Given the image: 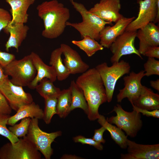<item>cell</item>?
<instances>
[{
  "instance_id": "30bf717a",
  "label": "cell",
  "mask_w": 159,
  "mask_h": 159,
  "mask_svg": "<svg viewBox=\"0 0 159 159\" xmlns=\"http://www.w3.org/2000/svg\"><path fill=\"white\" fill-rule=\"evenodd\" d=\"M137 31H125L118 37L110 48L112 55L110 58L112 63L118 62L121 57L127 55L135 54L143 58L135 46Z\"/></svg>"
},
{
  "instance_id": "7c38bea8",
  "label": "cell",
  "mask_w": 159,
  "mask_h": 159,
  "mask_svg": "<svg viewBox=\"0 0 159 159\" xmlns=\"http://www.w3.org/2000/svg\"><path fill=\"white\" fill-rule=\"evenodd\" d=\"M145 76V71L142 70L138 73L131 72L128 75L124 77V87L119 90L117 95V102H120L125 98H127L130 102L136 100L140 93L143 85L141 80Z\"/></svg>"
},
{
  "instance_id": "836d02e7",
  "label": "cell",
  "mask_w": 159,
  "mask_h": 159,
  "mask_svg": "<svg viewBox=\"0 0 159 159\" xmlns=\"http://www.w3.org/2000/svg\"><path fill=\"white\" fill-rule=\"evenodd\" d=\"M12 20L11 14L7 10L0 8V32Z\"/></svg>"
},
{
  "instance_id": "2e32d148",
  "label": "cell",
  "mask_w": 159,
  "mask_h": 159,
  "mask_svg": "<svg viewBox=\"0 0 159 159\" xmlns=\"http://www.w3.org/2000/svg\"><path fill=\"white\" fill-rule=\"evenodd\" d=\"M136 37L139 41L138 49L141 55L143 54L146 50L152 46H159V27L151 22L144 27L138 30Z\"/></svg>"
},
{
  "instance_id": "6da1fadb",
  "label": "cell",
  "mask_w": 159,
  "mask_h": 159,
  "mask_svg": "<svg viewBox=\"0 0 159 159\" xmlns=\"http://www.w3.org/2000/svg\"><path fill=\"white\" fill-rule=\"evenodd\" d=\"M75 82L82 90L87 102L88 119H97L100 106L107 101L105 88L99 72L95 68L88 69L78 77Z\"/></svg>"
},
{
  "instance_id": "7a4b0ae2",
  "label": "cell",
  "mask_w": 159,
  "mask_h": 159,
  "mask_svg": "<svg viewBox=\"0 0 159 159\" xmlns=\"http://www.w3.org/2000/svg\"><path fill=\"white\" fill-rule=\"evenodd\" d=\"M36 8L39 16L43 21L44 29L42 32V36L49 39L60 36L70 18L69 9L57 0L45 1Z\"/></svg>"
},
{
  "instance_id": "44dd1931",
  "label": "cell",
  "mask_w": 159,
  "mask_h": 159,
  "mask_svg": "<svg viewBox=\"0 0 159 159\" xmlns=\"http://www.w3.org/2000/svg\"><path fill=\"white\" fill-rule=\"evenodd\" d=\"M10 6L11 21L25 24L28 21V10L35 0H4Z\"/></svg>"
},
{
  "instance_id": "b9f144b4",
  "label": "cell",
  "mask_w": 159,
  "mask_h": 159,
  "mask_svg": "<svg viewBox=\"0 0 159 159\" xmlns=\"http://www.w3.org/2000/svg\"><path fill=\"white\" fill-rule=\"evenodd\" d=\"M60 158L62 159H79L82 158L74 155L65 154L63 155Z\"/></svg>"
},
{
  "instance_id": "52a82bcc",
  "label": "cell",
  "mask_w": 159,
  "mask_h": 159,
  "mask_svg": "<svg viewBox=\"0 0 159 159\" xmlns=\"http://www.w3.org/2000/svg\"><path fill=\"white\" fill-rule=\"evenodd\" d=\"M112 112H115L116 116L107 118V121L123 130L127 136L136 137L143 125L140 113L134 110L132 112H127L119 104L114 106Z\"/></svg>"
},
{
  "instance_id": "f1b7e54d",
  "label": "cell",
  "mask_w": 159,
  "mask_h": 159,
  "mask_svg": "<svg viewBox=\"0 0 159 159\" xmlns=\"http://www.w3.org/2000/svg\"><path fill=\"white\" fill-rule=\"evenodd\" d=\"M44 99L45 108L43 111V117L42 119L46 124H48L51 122L53 115L57 114V98H48Z\"/></svg>"
},
{
  "instance_id": "8d00e7d4",
  "label": "cell",
  "mask_w": 159,
  "mask_h": 159,
  "mask_svg": "<svg viewBox=\"0 0 159 159\" xmlns=\"http://www.w3.org/2000/svg\"><path fill=\"white\" fill-rule=\"evenodd\" d=\"M132 105L133 107L132 109L133 110L140 113H141L144 115L157 118H159V109L149 110L146 109L139 108L133 105Z\"/></svg>"
},
{
  "instance_id": "4dcf8cb0",
  "label": "cell",
  "mask_w": 159,
  "mask_h": 159,
  "mask_svg": "<svg viewBox=\"0 0 159 159\" xmlns=\"http://www.w3.org/2000/svg\"><path fill=\"white\" fill-rule=\"evenodd\" d=\"M10 115L0 114V135L6 138L12 144L17 142L19 138L14 135L7 127Z\"/></svg>"
},
{
  "instance_id": "d6a6232c",
  "label": "cell",
  "mask_w": 159,
  "mask_h": 159,
  "mask_svg": "<svg viewBox=\"0 0 159 159\" xmlns=\"http://www.w3.org/2000/svg\"><path fill=\"white\" fill-rule=\"evenodd\" d=\"M73 140L75 143H80L83 144H87L93 146L100 150H103V147L101 143L96 141L92 138H86L83 136L79 135L74 137Z\"/></svg>"
},
{
  "instance_id": "83f0119b",
  "label": "cell",
  "mask_w": 159,
  "mask_h": 159,
  "mask_svg": "<svg viewBox=\"0 0 159 159\" xmlns=\"http://www.w3.org/2000/svg\"><path fill=\"white\" fill-rule=\"evenodd\" d=\"M72 42L84 51L89 57L92 56L97 51L104 48L96 40L88 36L84 37L80 40H72Z\"/></svg>"
},
{
  "instance_id": "60d3db41",
  "label": "cell",
  "mask_w": 159,
  "mask_h": 159,
  "mask_svg": "<svg viewBox=\"0 0 159 159\" xmlns=\"http://www.w3.org/2000/svg\"><path fill=\"white\" fill-rule=\"evenodd\" d=\"M7 77H8V76L4 74L3 67L0 64V85L3 80Z\"/></svg>"
},
{
  "instance_id": "7402d4cb",
  "label": "cell",
  "mask_w": 159,
  "mask_h": 159,
  "mask_svg": "<svg viewBox=\"0 0 159 159\" xmlns=\"http://www.w3.org/2000/svg\"><path fill=\"white\" fill-rule=\"evenodd\" d=\"M16 112L15 115L10 117L7 125L12 126L19 120L25 118L40 119H43V111L38 105L33 101L21 106Z\"/></svg>"
},
{
  "instance_id": "ac0fdd59",
  "label": "cell",
  "mask_w": 159,
  "mask_h": 159,
  "mask_svg": "<svg viewBox=\"0 0 159 159\" xmlns=\"http://www.w3.org/2000/svg\"><path fill=\"white\" fill-rule=\"evenodd\" d=\"M4 29L10 34L5 45L6 51L8 52L10 48L14 47L18 52L19 47L27 37L29 27L24 24L11 21Z\"/></svg>"
},
{
  "instance_id": "f546056e",
  "label": "cell",
  "mask_w": 159,
  "mask_h": 159,
  "mask_svg": "<svg viewBox=\"0 0 159 159\" xmlns=\"http://www.w3.org/2000/svg\"><path fill=\"white\" fill-rule=\"evenodd\" d=\"M31 119L30 117L22 119L20 123L10 127L8 129L17 137H24L28 132Z\"/></svg>"
},
{
  "instance_id": "277c9868",
  "label": "cell",
  "mask_w": 159,
  "mask_h": 159,
  "mask_svg": "<svg viewBox=\"0 0 159 159\" xmlns=\"http://www.w3.org/2000/svg\"><path fill=\"white\" fill-rule=\"evenodd\" d=\"M3 67L4 74L11 77V82L22 87H28L37 74L30 54L15 59Z\"/></svg>"
},
{
  "instance_id": "ffe728a7",
  "label": "cell",
  "mask_w": 159,
  "mask_h": 159,
  "mask_svg": "<svg viewBox=\"0 0 159 159\" xmlns=\"http://www.w3.org/2000/svg\"><path fill=\"white\" fill-rule=\"evenodd\" d=\"M130 103L140 109L149 110L159 109V95L150 88L142 85L140 94Z\"/></svg>"
},
{
  "instance_id": "cb8c5ba5",
  "label": "cell",
  "mask_w": 159,
  "mask_h": 159,
  "mask_svg": "<svg viewBox=\"0 0 159 159\" xmlns=\"http://www.w3.org/2000/svg\"><path fill=\"white\" fill-rule=\"evenodd\" d=\"M62 52L60 47L57 48L52 52L49 64L54 68L57 78L59 81L67 78L70 74L68 69L63 64L61 57Z\"/></svg>"
},
{
  "instance_id": "9a60e30c",
  "label": "cell",
  "mask_w": 159,
  "mask_h": 159,
  "mask_svg": "<svg viewBox=\"0 0 159 159\" xmlns=\"http://www.w3.org/2000/svg\"><path fill=\"white\" fill-rule=\"evenodd\" d=\"M135 17H123L111 26H105L100 34V44L104 47L109 48L116 38L123 33L129 24Z\"/></svg>"
},
{
  "instance_id": "74e56055",
  "label": "cell",
  "mask_w": 159,
  "mask_h": 159,
  "mask_svg": "<svg viewBox=\"0 0 159 159\" xmlns=\"http://www.w3.org/2000/svg\"><path fill=\"white\" fill-rule=\"evenodd\" d=\"M106 130V128L103 126L98 129L95 130L92 138L99 143H105V140L103 138V134Z\"/></svg>"
},
{
  "instance_id": "d4e9b609",
  "label": "cell",
  "mask_w": 159,
  "mask_h": 159,
  "mask_svg": "<svg viewBox=\"0 0 159 159\" xmlns=\"http://www.w3.org/2000/svg\"><path fill=\"white\" fill-rule=\"evenodd\" d=\"M71 92V104L70 111L79 108L82 109L87 115L88 112V106L82 89L74 81H72L69 87Z\"/></svg>"
},
{
  "instance_id": "ba28073f",
  "label": "cell",
  "mask_w": 159,
  "mask_h": 159,
  "mask_svg": "<svg viewBox=\"0 0 159 159\" xmlns=\"http://www.w3.org/2000/svg\"><path fill=\"white\" fill-rule=\"evenodd\" d=\"M41 155L26 136L16 143H8L0 148V159H40Z\"/></svg>"
},
{
  "instance_id": "d6986e66",
  "label": "cell",
  "mask_w": 159,
  "mask_h": 159,
  "mask_svg": "<svg viewBox=\"0 0 159 159\" xmlns=\"http://www.w3.org/2000/svg\"><path fill=\"white\" fill-rule=\"evenodd\" d=\"M34 65L37 71V74L32 81L28 86L31 89H35L39 81L46 78L53 82L57 79V75L53 67L45 64L39 56L34 52L30 54Z\"/></svg>"
},
{
  "instance_id": "5bb4252c",
  "label": "cell",
  "mask_w": 159,
  "mask_h": 159,
  "mask_svg": "<svg viewBox=\"0 0 159 159\" xmlns=\"http://www.w3.org/2000/svg\"><path fill=\"white\" fill-rule=\"evenodd\" d=\"M121 8L120 0H100L89 11L105 21L115 23L123 17Z\"/></svg>"
},
{
  "instance_id": "1f68e13d",
  "label": "cell",
  "mask_w": 159,
  "mask_h": 159,
  "mask_svg": "<svg viewBox=\"0 0 159 159\" xmlns=\"http://www.w3.org/2000/svg\"><path fill=\"white\" fill-rule=\"evenodd\" d=\"M144 67L145 76L159 75V61L154 58L148 57L147 61L144 64Z\"/></svg>"
},
{
  "instance_id": "4fadbf2b",
  "label": "cell",
  "mask_w": 159,
  "mask_h": 159,
  "mask_svg": "<svg viewBox=\"0 0 159 159\" xmlns=\"http://www.w3.org/2000/svg\"><path fill=\"white\" fill-rule=\"evenodd\" d=\"M127 153H121V159H158L159 144L143 145L127 139Z\"/></svg>"
},
{
  "instance_id": "e0dca14e",
  "label": "cell",
  "mask_w": 159,
  "mask_h": 159,
  "mask_svg": "<svg viewBox=\"0 0 159 159\" xmlns=\"http://www.w3.org/2000/svg\"><path fill=\"white\" fill-rule=\"evenodd\" d=\"M65 57L64 64L70 74L83 73L89 68V66L82 59L80 55L69 45L62 44L60 47Z\"/></svg>"
},
{
  "instance_id": "f35d334b",
  "label": "cell",
  "mask_w": 159,
  "mask_h": 159,
  "mask_svg": "<svg viewBox=\"0 0 159 159\" xmlns=\"http://www.w3.org/2000/svg\"><path fill=\"white\" fill-rule=\"evenodd\" d=\"M143 55L159 59V46H152L149 47L145 52Z\"/></svg>"
},
{
  "instance_id": "d590c367",
  "label": "cell",
  "mask_w": 159,
  "mask_h": 159,
  "mask_svg": "<svg viewBox=\"0 0 159 159\" xmlns=\"http://www.w3.org/2000/svg\"><path fill=\"white\" fill-rule=\"evenodd\" d=\"M15 59L14 54L0 50V64L2 67H5Z\"/></svg>"
},
{
  "instance_id": "e575fe53",
  "label": "cell",
  "mask_w": 159,
  "mask_h": 159,
  "mask_svg": "<svg viewBox=\"0 0 159 159\" xmlns=\"http://www.w3.org/2000/svg\"><path fill=\"white\" fill-rule=\"evenodd\" d=\"M12 110L7 100L0 90V114L10 115Z\"/></svg>"
},
{
  "instance_id": "3957f363",
  "label": "cell",
  "mask_w": 159,
  "mask_h": 159,
  "mask_svg": "<svg viewBox=\"0 0 159 159\" xmlns=\"http://www.w3.org/2000/svg\"><path fill=\"white\" fill-rule=\"evenodd\" d=\"M74 8L81 14L82 21L79 23L66 22V26H72L80 33L82 39L86 36L96 41L100 40V32L106 25H112V22H107L87 10L84 5L69 0Z\"/></svg>"
},
{
  "instance_id": "8fae6325",
  "label": "cell",
  "mask_w": 159,
  "mask_h": 159,
  "mask_svg": "<svg viewBox=\"0 0 159 159\" xmlns=\"http://www.w3.org/2000/svg\"><path fill=\"white\" fill-rule=\"evenodd\" d=\"M0 90L7 100L12 110L16 112L21 106L33 102L32 95L26 92L23 87L14 85L8 77L0 85Z\"/></svg>"
},
{
  "instance_id": "8992f818",
  "label": "cell",
  "mask_w": 159,
  "mask_h": 159,
  "mask_svg": "<svg viewBox=\"0 0 159 159\" xmlns=\"http://www.w3.org/2000/svg\"><path fill=\"white\" fill-rule=\"evenodd\" d=\"M38 120L31 118L26 136L45 159H50L53 153L51 144L57 138L61 135L62 132L60 131L50 133L43 131L39 126Z\"/></svg>"
},
{
  "instance_id": "603a6c76",
  "label": "cell",
  "mask_w": 159,
  "mask_h": 159,
  "mask_svg": "<svg viewBox=\"0 0 159 159\" xmlns=\"http://www.w3.org/2000/svg\"><path fill=\"white\" fill-rule=\"evenodd\" d=\"M97 120L100 125L104 127L110 132L111 138L116 144L122 149L127 148V136L121 129L109 122L103 115H100Z\"/></svg>"
},
{
  "instance_id": "9c48e42d",
  "label": "cell",
  "mask_w": 159,
  "mask_h": 159,
  "mask_svg": "<svg viewBox=\"0 0 159 159\" xmlns=\"http://www.w3.org/2000/svg\"><path fill=\"white\" fill-rule=\"evenodd\" d=\"M157 3L159 0H139L138 16L129 24L125 31H137L151 22H158L159 5Z\"/></svg>"
},
{
  "instance_id": "4316f807",
  "label": "cell",
  "mask_w": 159,
  "mask_h": 159,
  "mask_svg": "<svg viewBox=\"0 0 159 159\" xmlns=\"http://www.w3.org/2000/svg\"><path fill=\"white\" fill-rule=\"evenodd\" d=\"M35 89L44 99L57 98L61 91L60 88L54 86L53 81L46 78L40 80Z\"/></svg>"
},
{
  "instance_id": "484cf974",
  "label": "cell",
  "mask_w": 159,
  "mask_h": 159,
  "mask_svg": "<svg viewBox=\"0 0 159 159\" xmlns=\"http://www.w3.org/2000/svg\"><path fill=\"white\" fill-rule=\"evenodd\" d=\"M71 92L69 87L61 90L57 97V114L61 118L67 116L71 112Z\"/></svg>"
},
{
  "instance_id": "ab89813d",
  "label": "cell",
  "mask_w": 159,
  "mask_h": 159,
  "mask_svg": "<svg viewBox=\"0 0 159 159\" xmlns=\"http://www.w3.org/2000/svg\"><path fill=\"white\" fill-rule=\"evenodd\" d=\"M151 87L158 92L159 91V80L157 79L156 81L151 80L150 82Z\"/></svg>"
},
{
  "instance_id": "5b68a950",
  "label": "cell",
  "mask_w": 159,
  "mask_h": 159,
  "mask_svg": "<svg viewBox=\"0 0 159 159\" xmlns=\"http://www.w3.org/2000/svg\"><path fill=\"white\" fill-rule=\"evenodd\" d=\"M99 72L105 86L107 101L110 102L112 100L115 85L118 80L126 74H128L130 70V64L124 60L112 63L109 67L106 62L97 65L95 67Z\"/></svg>"
}]
</instances>
